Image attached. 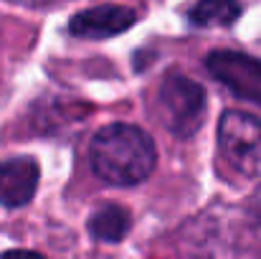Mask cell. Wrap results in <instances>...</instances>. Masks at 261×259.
<instances>
[{"label": "cell", "mask_w": 261, "mask_h": 259, "mask_svg": "<svg viewBox=\"0 0 261 259\" xmlns=\"http://www.w3.org/2000/svg\"><path fill=\"white\" fill-rule=\"evenodd\" d=\"M221 158L244 178L261 175V120L246 112H226L218 122Z\"/></svg>", "instance_id": "cell-4"}, {"label": "cell", "mask_w": 261, "mask_h": 259, "mask_svg": "<svg viewBox=\"0 0 261 259\" xmlns=\"http://www.w3.org/2000/svg\"><path fill=\"white\" fill-rule=\"evenodd\" d=\"M87 226L94 239L107 242V244H117L127 237V231L132 226V216L119 203H101L91 211Z\"/></svg>", "instance_id": "cell-8"}, {"label": "cell", "mask_w": 261, "mask_h": 259, "mask_svg": "<svg viewBox=\"0 0 261 259\" xmlns=\"http://www.w3.org/2000/svg\"><path fill=\"white\" fill-rule=\"evenodd\" d=\"M249 211H251V216L256 219V224L261 226V188L256 191V196H254V201H251V208H249Z\"/></svg>", "instance_id": "cell-11"}, {"label": "cell", "mask_w": 261, "mask_h": 259, "mask_svg": "<svg viewBox=\"0 0 261 259\" xmlns=\"http://www.w3.org/2000/svg\"><path fill=\"white\" fill-rule=\"evenodd\" d=\"M190 23L200 26V28H216V26H228L241 15V5L236 3H198L190 8Z\"/></svg>", "instance_id": "cell-9"}, {"label": "cell", "mask_w": 261, "mask_h": 259, "mask_svg": "<svg viewBox=\"0 0 261 259\" xmlns=\"http://www.w3.org/2000/svg\"><path fill=\"white\" fill-rule=\"evenodd\" d=\"M261 226L251 211L213 208L193 221L190 259H251Z\"/></svg>", "instance_id": "cell-2"}, {"label": "cell", "mask_w": 261, "mask_h": 259, "mask_svg": "<svg viewBox=\"0 0 261 259\" xmlns=\"http://www.w3.org/2000/svg\"><path fill=\"white\" fill-rule=\"evenodd\" d=\"M137 20L135 8L127 5H94L82 13H76L69 23V31L79 38H112L117 33H124L127 28H132Z\"/></svg>", "instance_id": "cell-6"}, {"label": "cell", "mask_w": 261, "mask_h": 259, "mask_svg": "<svg viewBox=\"0 0 261 259\" xmlns=\"http://www.w3.org/2000/svg\"><path fill=\"white\" fill-rule=\"evenodd\" d=\"M38 163L33 158H10L0 163V206L20 208L38 188Z\"/></svg>", "instance_id": "cell-7"}, {"label": "cell", "mask_w": 261, "mask_h": 259, "mask_svg": "<svg viewBox=\"0 0 261 259\" xmlns=\"http://www.w3.org/2000/svg\"><path fill=\"white\" fill-rule=\"evenodd\" d=\"M158 112L175 137H193L205 117V89L185 74H168L158 91Z\"/></svg>", "instance_id": "cell-3"}, {"label": "cell", "mask_w": 261, "mask_h": 259, "mask_svg": "<svg viewBox=\"0 0 261 259\" xmlns=\"http://www.w3.org/2000/svg\"><path fill=\"white\" fill-rule=\"evenodd\" d=\"M89 160L96 178H101L104 183L135 185L155 171L158 153L152 137L142 127L112 122L91 137Z\"/></svg>", "instance_id": "cell-1"}, {"label": "cell", "mask_w": 261, "mask_h": 259, "mask_svg": "<svg viewBox=\"0 0 261 259\" xmlns=\"http://www.w3.org/2000/svg\"><path fill=\"white\" fill-rule=\"evenodd\" d=\"M0 259H46L38 252H28V249H13V252H5Z\"/></svg>", "instance_id": "cell-10"}, {"label": "cell", "mask_w": 261, "mask_h": 259, "mask_svg": "<svg viewBox=\"0 0 261 259\" xmlns=\"http://www.w3.org/2000/svg\"><path fill=\"white\" fill-rule=\"evenodd\" d=\"M205 69L228 91L261 107V59L223 49L205 56Z\"/></svg>", "instance_id": "cell-5"}]
</instances>
